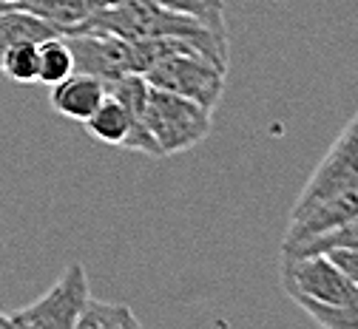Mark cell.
Returning <instances> with one entry per match:
<instances>
[{"mask_svg":"<svg viewBox=\"0 0 358 329\" xmlns=\"http://www.w3.org/2000/svg\"><path fill=\"white\" fill-rule=\"evenodd\" d=\"M282 281L290 298H310L327 307H347L355 301L358 287L324 256L282 258Z\"/></svg>","mask_w":358,"mask_h":329,"instance_id":"obj_4","label":"cell"},{"mask_svg":"<svg viewBox=\"0 0 358 329\" xmlns=\"http://www.w3.org/2000/svg\"><path fill=\"white\" fill-rule=\"evenodd\" d=\"M63 37L71 49L77 74L97 77L103 82L125 74H140V54L131 40H122L108 31H94V29L63 34Z\"/></svg>","mask_w":358,"mask_h":329,"instance_id":"obj_5","label":"cell"},{"mask_svg":"<svg viewBox=\"0 0 358 329\" xmlns=\"http://www.w3.org/2000/svg\"><path fill=\"white\" fill-rule=\"evenodd\" d=\"M88 275L80 261H71L49 293H43L29 307L17 309L26 329H71L83 307L88 304Z\"/></svg>","mask_w":358,"mask_h":329,"instance_id":"obj_6","label":"cell"},{"mask_svg":"<svg viewBox=\"0 0 358 329\" xmlns=\"http://www.w3.org/2000/svg\"><path fill=\"white\" fill-rule=\"evenodd\" d=\"M134 45L140 54V74L151 88L179 94L210 111L219 105L228 66L216 63L202 45L185 37H157Z\"/></svg>","mask_w":358,"mask_h":329,"instance_id":"obj_1","label":"cell"},{"mask_svg":"<svg viewBox=\"0 0 358 329\" xmlns=\"http://www.w3.org/2000/svg\"><path fill=\"white\" fill-rule=\"evenodd\" d=\"M74 74V57L63 34L46 37L37 43V82L43 85H55Z\"/></svg>","mask_w":358,"mask_h":329,"instance_id":"obj_14","label":"cell"},{"mask_svg":"<svg viewBox=\"0 0 358 329\" xmlns=\"http://www.w3.org/2000/svg\"><path fill=\"white\" fill-rule=\"evenodd\" d=\"M120 329H143V326H140V321H137V318L131 315V318H125V321H122V326H120Z\"/></svg>","mask_w":358,"mask_h":329,"instance_id":"obj_19","label":"cell"},{"mask_svg":"<svg viewBox=\"0 0 358 329\" xmlns=\"http://www.w3.org/2000/svg\"><path fill=\"white\" fill-rule=\"evenodd\" d=\"M12 9L29 12L57 29V34H71L83 29L97 9H103L100 0H6Z\"/></svg>","mask_w":358,"mask_h":329,"instance_id":"obj_10","label":"cell"},{"mask_svg":"<svg viewBox=\"0 0 358 329\" xmlns=\"http://www.w3.org/2000/svg\"><path fill=\"white\" fill-rule=\"evenodd\" d=\"M327 250H355L358 253V219L333 227L319 236H310L296 244H282V258H301V256H319Z\"/></svg>","mask_w":358,"mask_h":329,"instance_id":"obj_12","label":"cell"},{"mask_svg":"<svg viewBox=\"0 0 358 329\" xmlns=\"http://www.w3.org/2000/svg\"><path fill=\"white\" fill-rule=\"evenodd\" d=\"M57 29H52L49 23H43L40 17L29 15V12H20V9H6L0 12V60L3 54L12 49L15 43H23V40H46V37H55Z\"/></svg>","mask_w":358,"mask_h":329,"instance_id":"obj_13","label":"cell"},{"mask_svg":"<svg viewBox=\"0 0 358 329\" xmlns=\"http://www.w3.org/2000/svg\"><path fill=\"white\" fill-rule=\"evenodd\" d=\"M324 256L344 272L347 281H352V284L358 287V253L355 250H327Z\"/></svg>","mask_w":358,"mask_h":329,"instance_id":"obj_17","label":"cell"},{"mask_svg":"<svg viewBox=\"0 0 358 329\" xmlns=\"http://www.w3.org/2000/svg\"><path fill=\"white\" fill-rule=\"evenodd\" d=\"M352 187H358V114L336 136V142L330 145V151L324 154L319 168L307 179L293 210H301L313 202H322L327 196L352 191Z\"/></svg>","mask_w":358,"mask_h":329,"instance_id":"obj_7","label":"cell"},{"mask_svg":"<svg viewBox=\"0 0 358 329\" xmlns=\"http://www.w3.org/2000/svg\"><path fill=\"white\" fill-rule=\"evenodd\" d=\"M0 74H6L17 85L37 82V40L15 43L0 60Z\"/></svg>","mask_w":358,"mask_h":329,"instance_id":"obj_15","label":"cell"},{"mask_svg":"<svg viewBox=\"0 0 358 329\" xmlns=\"http://www.w3.org/2000/svg\"><path fill=\"white\" fill-rule=\"evenodd\" d=\"M134 312L125 304H111V301H94L88 298V304L83 307V312L77 315V321L71 323V329H120L125 318H131Z\"/></svg>","mask_w":358,"mask_h":329,"instance_id":"obj_16","label":"cell"},{"mask_svg":"<svg viewBox=\"0 0 358 329\" xmlns=\"http://www.w3.org/2000/svg\"><path fill=\"white\" fill-rule=\"evenodd\" d=\"M85 29L108 31V34H117L131 43L157 40V37H185V40H194L196 45H202L216 63L228 66V60H231L228 31L210 29L208 23H202L191 15L157 6L151 0H120V3L103 6L77 31H85Z\"/></svg>","mask_w":358,"mask_h":329,"instance_id":"obj_2","label":"cell"},{"mask_svg":"<svg viewBox=\"0 0 358 329\" xmlns=\"http://www.w3.org/2000/svg\"><path fill=\"white\" fill-rule=\"evenodd\" d=\"M6 9H12V6L6 3V0H0V12H6Z\"/></svg>","mask_w":358,"mask_h":329,"instance_id":"obj_20","label":"cell"},{"mask_svg":"<svg viewBox=\"0 0 358 329\" xmlns=\"http://www.w3.org/2000/svg\"><path fill=\"white\" fill-rule=\"evenodd\" d=\"M213 128V111L185 100L179 94H168L148 85L145 97V131L151 133L159 156H173L191 151Z\"/></svg>","mask_w":358,"mask_h":329,"instance_id":"obj_3","label":"cell"},{"mask_svg":"<svg viewBox=\"0 0 358 329\" xmlns=\"http://www.w3.org/2000/svg\"><path fill=\"white\" fill-rule=\"evenodd\" d=\"M0 329H26V326L17 318V312L15 315H3V312H0Z\"/></svg>","mask_w":358,"mask_h":329,"instance_id":"obj_18","label":"cell"},{"mask_svg":"<svg viewBox=\"0 0 358 329\" xmlns=\"http://www.w3.org/2000/svg\"><path fill=\"white\" fill-rule=\"evenodd\" d=\"M83 125L97 142L117 145V148H125L131 133H134V119H131L128 108L117 97H111V94H106V100L94 108V114L88 117Z\"/></svg>","mask_w":358,"mask_h":329,"instance_id":"obj_11","label":"cell"},{"mask_svg":"<svg viewBox=\"0 0 358 329\" xmlns=\"http://www.w3.org/2000/svg\"><path fill=\"white\" fill-rule=\"evenodd\" d=\"M103 100H106V82L88 74H77V71L55 82L52 97H49L55 114L74 119V122H85Z\"/></svg>","mask_w":358,"mask_h":329,"instance_id":"obj_9","label":"cell"},{"mask_svg":"<svg viewBox=\"0 0 358 329\" xmlns=\"http://www.w3.org/2000/svg\"><path fill=\"white\" fill-rule=\"evenodd\" d=\"M352 219H358V187L336 193V196H327L322 202H313L301 210H293V219H290V227L285 233L282 244L304 242L310 236H319V233L341 227Z\"/></svg>","mask_w":358,"mask_h":329,"instance_id":"obj_8","label":"cell"}]
</instances>
